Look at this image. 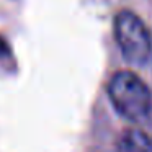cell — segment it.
<instances>
[{
    "label": "cell",
    "instance_id": "cell-1",
    "mask_svg": "<svg viewBox=\"0 0 152 152\" xmlns=\"http://www.w3.org/2000/svg\"><path fill=\"white\" fill-rule=\"evenodd\" d=\"M108 96L115 110L132 123H142L152 111V93L131 70H119L108 83Z\"/></svg>",
    "mask_w": 152,
    "mask_h": 152
},
{
    "label": "cell",
    "instance_id": "cell-2",
    "mask_svg": "<svg viewBox=\"0 0 152 152\" xmlns=\"http://www.w3.org/2000/svg\"><path fill=\"white\" fill-rule=\"evenodd\" d=\"M113 31L124 59L132 66H144L151 57L152 49L151 34L144 21L131 10H121L115 17Z\"/></svg>",
    "mask_w": 152,
    "mask_h": 152
},
{
    "label": "cell",
    "instance_id": "cell-3",
    "mask_svg": "<svg viewBox=\"0 0 152 152\" xmlns=\"http://www.w3.org/2000/svg\"><path fill=\"white\" fill-rule=\"evenodd\" d=\"M119 152H152V137L141 129H126L119 139Z\"/></svg>",
    "mask_w": 152,
    "mask_h": 152
},
{
    "label": "cell",
    "instance_id": "cell-4",
    "mask_svg": "<svg viewBox=\"0 0 152 152\" xmlns=\"http://www.w3.org/2000/svg\"><path fill=\"white\" fill-rule=\"evenodd\" d=\"M4 48H5V43L0 39V56H2V53H4Z\"/></svg>",
    "mask_w": 152,
    "mask_h": 152
}]
</instances>
